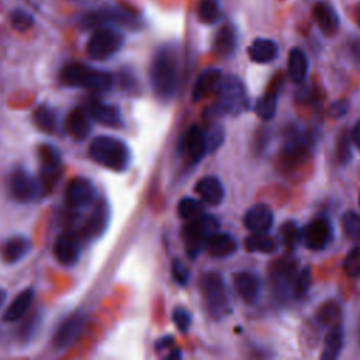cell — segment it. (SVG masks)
Wrapping results in <instances>:
<instances>
[{
  "mask_svg": "<svg viewBox=\"0 0 360 360\" xmlns=\"http://www.w3.org/2000/svg\"><path fill=\"white\" fill-rule=\"evenodd\" d=\"M221 70L215 68H208L200 73L193 87V101H200L210 94L215 93V89L221 79Z\"/></svg>",
  "mask_w": 360,
  "mask_h": 360,
  "instance_id": "cell-20",
  "label": "cell"
},
{
  "mask_svg": "<svg viewBox=\"0 0 360 360\" xmlns=\"http://www.w3.org/2000/svg\"><path fill=\"white\" fill-rule=\"evenodd\" d=\"M352 135H353V141H354V143H356L357 149L360 150V120L356 122V125H354V128H353Z\"/></svg>",
  "mask_w": 360,
  "mask_h": 360,
  "instance_id": "cell-49",
  "label": "cell"
},
{
  "mask_svg": "<svg viewBox=\"0 0 360 360\" xmlns=\"http://www.w3.org/2000/svg\"><path fill=\"white\" fill-rule=\"evenodd\" d=\"M6 290H3V288H0V307L4 304V301H6Z\"/></svg>",
  "mask_w": 360,
  "mask_h": 360,
  "instance_id": "cell-51",
  "label": "cell"
},
{
  "mask_svg": "<svg viewBox=\"0 0 360 360\" xmlns=\"http://www.w3.org/2000/svg\"><path fill=\"white\" fill-rule=\"evenodd\" d=\"M173 345V338L172 336H166L163 339H160L158 343H156V350H162V349H166L169 346Z\"/></svg>",
  "mask_w": 360,
  "mask_h": 360,
  "instance_id": "cell-48",
  "label": "cell"
},
{
  "mask_svg": "<svg viewBox=\"0 0 360 360\" xmlns=\"http://www.w3.org/2000/svg\"><path fill=\"white\" fill-rule=\"evenodd\" d=\"M218 221L212 215L201 214L187 222L183 228V242L190 257H195L205 248L208 238L218 231Z\"/></svg>",
  "mask_w": 360,
  "mask_h": 360,
  "instance_id": "cell-4",
  "label": "cell"
},
{
  "mask_svg": "<svg viewBox=\"0 0 360 360\" xmlns=\"http://www.w3.org/2000/svg\"><path fill=\"white\" fill-rule=\"evenodd\" d=\"M198 20L204 24H214L221 17V8L218 0H198L197 3Z\"/></svg>",
  "mask_w": 360,
  "mask_h": 360,
  "instance_id": "cell-34",
  "label": "cell"
},
{
  "mask_svg": "<svg viewBox=\"0 0 360 360\" xmlns=\"http://www.w3.org/2000/svg\"><path fill=\"white\" fill-rule=\"evenodd\" d=\"M108 217H110L108 205L104 201L97 202L89 217L87 224H86V233L89 236L101 235L108 224Z\"/></svg>",
  "mask_w": 360,
  "mask_h": 360,
  "instance_id": "cell-28",
  "label": "cell"
},
{
  "mask_svg": "<svg viewBox=\"0 0 360 360\" xmlns=\"http://www.w3.org/2000/svg\"><path fill=\"white\" fill-rule=\"evenodd\" d=\"M8 187L13 198L21 202L35 200L42 190V184L24 169H17L11 173Z\"/></svg>",
  "mask_w": 360,
  "mask_h": 360,
  "instance_id": "cell-9",
  "label": "cell"
},
{
  "mask_svg": "<svg viewBox=\"0 0 360 360\" xmlns=\"http://www.w3.org/2000/svg\"><path fill=\"white\" fill-rule=\"evenodd\" d=\"M312 15L323 34L333 35L339 30V15L329 3L316 1L312 7Z\"/></svg>",
  "mask_w": 360,
  "mask_h": 360,
  "instance_id": "cell-16",
  "label": "cell"
},
{
  "mask_svg": "<svg viewBox=\"0 0 360 360\" xmlns=\"http://www.w3.org/2000/svg\"><path fill=\"white\" fill-rule=\"evenodd\" d=\"M249 58L256 63H269L278 55V46L273 39L256 38L248 48Z\"/></svg>",
  "mask_w": 360,
  "mask_h": 360,
  "instance_id": "cell-24",
  "label": "cell"
},
{
  "mask_svg": "<svg viewBox=\"0 0 360 360\" xmlns=\"http://www.w3.org/2000/svg\"><path fill=\"white\" fill-rule=\"evenodd\" d=\"M138 18L129 13L128 10L118 8V7H108V8H100L91 13H87L82 22L86 28H97L104 25H125V27H136Z\"/></svg>",
  "mask_w": 360,
  "mask_h": 360,
  "instance_id": "cell-8",
  "label": "cell"
},
{
  "mask_svg": "<svg viewBox=\"0 0 360 360\" xmlns=\"http://www.w3.org/2000/svg\"><path fill=\"white\" fill-rule=\"evenodd\" d=\"M236 44H238V32L233 24L228 22L225 25H222L219 28V31L215 35L214 39V52L221 56V58H226L231 56L235 49H236Z\"/></svg>",
  "mask_w": 360,
  "mask_h": 360,
  "instance_id": "cell-22",
  "label": "cell"
},
{
  "mask_svg": "<svg viewBox=\"0 0 360 360\" xmlns=\"http://www.w3.org/2000/svg\"><path fill=\"white\" fill-rule=\"evenodd\" d=\"M194 190L200 195V198L210 205H218L224 198V186L221 180L215 176H207L200 179Z\"/></svg>",
  "mask_w": 360,
  "mask_h": 360,
  "instance_id": "cell-19",
  "label": "cell"
},
{
  "mask_svg": "<svg viewBox=\"0 0 360 360\" xmlns=\"http://www.w3.org/2000/svg\"><path fill=\"white\" fill-rule=\"evenodd\" d=\"M359 205H360V193H359Z\"/></svg>",
  "mask_w": 360,
  "mask_h": 360,
  "instance_id": "cell-53",
  "label": "cell"
},
{
  "mask_svg": "<svg viewBox=\"0 0 360 360\" xmlns=\"http://www.w3.org/2000/svg\"><path fill=\"white\" fill-rule=\"evenodd\" d=\"M354 17H356V21L359 22V25H360V4L356 7V10H354Z\"/></svg>",
  "mask_w": 360,
  "mask_h": 360,
  "instance_id": "cell-52",
  "label": "cell"
},
{
  "mask_svg": "<svg viewBox=\"0 0 360 360\" xmlns=\"http://www.w3.org/2000/svg\"><path fill=\"white\" fill-rule=\"evenodd\" d=\"M201 291L205 305L214 318L219 319L229 311L228 295L221 274L215 271L205 274L201 280Z\"/></svg>",
  "mask_w": 360,
  "mask_h": 360,
  "instance_id": "cell-7",
  "label": "cell"
},
{
  "mask_svg": "<svg viewBox=\"0 0 360 360\" xmlns=\"http://www.w3.org/2000/svg\"><path fill=\"white\" fill-rule=\"evenodd\" d=\"M34 121L37 127L45 132H52L56 125V112L48 104H41L34 111Z\"/></svg>",
  "mask_w": 360,
  "mask_h": 360,
  "instance_id": "cell-33",
  "label": "cell"
},
{
  "mask_svg": "<svg viewBox=\"0 0 360 360\" xmlns=\"http://www.w3.org/2000/svg\"><path fill=\"white\" fill-rule=\"evenodd\" d=\"M173 322L181 333H186L191 325V314L183 307H176L173 309Z\"/></svg>",
  "mask_w": 360,
  "mask_h": 360,
  "instance_id": "cell-40",
  "label": "cell"
},
{
  "mask_svg": "<svg viewBox=\"0 0 360 360\" xmlns=\"http://www.w3.org/2000/svg\"><path fill=\"white\" fill-rule=\"evenodd\" d=\"M342 225L350 239L360 242V214L354 211H347L342 217Z\"/></svg>",
  "mask_w": 360,
  "mask_h": 360,
  "instance_id": "cell-36",
  "label": "cell"
},
{
  "mask_svg": "<svg viewBox=\"0 0 360 360\" xmlns=\"http://www.w3.org/2000/svg\"><path fill=\"white\" fill-rule=\"evenodd\" d=\"M90 158L111 170H125L131 160V152L127 143L118 138L101 135L96 136L89 148Z\"/></svg>",
  "mask_w": 360,
  "mask_h": 360,
  "instance_id": "cell-2",
  "label": "cell"
},
{
  "mask_svg": "<svg viewBox=\"0 0 360 360\" xmlns=\"http://www.w3.org/2000/svg\"><path fill=\"white\" fill-rule=\"evenodd\" d=\"M308 58L300 48H292L288 55V76L292 82L300 83L307 77Z\"/></svg>",
  "mask_w": 360,
  "mask_h": 360,
  "instance_id": "cell-29",
  "label": "cell"
},
{
  "mask_svg": "<svg viewBox=\"0 0 360 360\" xmlns=\"http://www.w3.org/2000/svg\"><path fill=\"white\" fill-rule=\"evenodd\" d=\"M39 160L42 169V187L49 190L58 179V173L60 172V155L53 146L41 145Z\"/></svg>",
  "mask_w": 360,
  "mask_h": 360,
  "instance_id": "cell-14",
  "label": "cell"
},
{
  "mask_svg": "<svg viewBox=\"0 0 360 360\" xmlns=\"http://www.w3.org/2000/svg\"><path fill=\"white\" fill-rule=\"evenodd\" d=\"M10 22L17 31H27L32 27L34 17L22 8H14L10 14Z\"/></svg>",
  "mask_w": 360,
  "mask_h": 360,
  "instance_id": "cell-38",
  "label": "cell"
},
{
  "mask_svg": "<svg viewBox=\"0 0 360 360\" xmlns=\"http://www.w3.org/2000/svg\"><path fill=\"white\" fill-rule=\"evenodd\" d=\"M205 138H207V145H208V149L210 150H215L221 142H222V138H224V131L219 125L211 128L207 134H205Z\"/></svg>",
  "mask_w": 360,
  "mask_h": 360,
  "instance_id": "cell-45",
  "label": "cell"
},
{
  "mask_svg": "<svg viewBox=\"0 0 360 360\" xmlns=\"http://www.w3.org/2000/svg\"><path fill=\"white\" fill-rule=\"evenodd\" d=\"M38 326V322H37V315L30 318L27 322H25V326L21 329V338L22 339H30L35 330V328Z\"/></svg>",
  "mask_w": 360,
  "mask_h": 360,
  "instance_id": "cell-47",
  "label": "cell"
},
{
  "mask_svg": "<svg viewBox=\"0 0 360 360\" xmlns=\"http://www.w3.org/2000/svg\"><path fill=\"white\" fill-rule=\"evenodd\" d=\"M321 321L326 325H335L340 319V309L335 302H328L321 309Z\"/></svg>",
  "mask_w": 360,
  "mask_h": 360,
  "instance_id": "cell-41",
  "label": "cell"
},
{
  "mask_svg": "<svg viewBox=\"0 0 360 360\" xmlns=\"http://www.w3.org/2000/svg\"><path fill=\"white\" fill-rule=\"evenodd\" d=\"M60 80L72 87L105 93L112 86V75L83 63H69L60 72Z\"/></svg>",
  "mask_w": 360,
  "mask_h": 360,
  "instance_id": "cell-3",
  "label": "cell"
},
{
  "mask_svg": "<svg viewBox=\"0 0 360 360\" xmlns=\"http://www.w3.org/2000/svg\"><path fill=\"white\" fill-rule=\"evenodd\" d=\"M89 115L94 121L107 125V127H121L122 125V115L121 110L117 105L105 104L98 100L91 101L89 104Z\"/></svg>",
  "mask_w": 360,
  "mask_h": 360,
  "instance_id": "cell-17",
  "label": "cell"
},
{
  "mask_svg": "<svg viewBox=\"0 0 360 360\" xmlns=\"http://www.w3.org/2000/svg\"><path fill=\"white\" fill-rule=\"evenodd\" d=\"M124 44L122 34L114 27H97L87 41V55L94 60H104L115 55Z\"/></svg>",
  "mask_w": 360,
  "mask_h": 360,
  "instance_id": "cell-6",
  "label": "cell"
},
{
  "mask_svg": "<svg viewBox=\"0 0 360 360\" xmlns=\"http://www.w3.org/2000/svg\"><path fill=\"white\" fill-rule=\"evenodd\" d=\"M96 197V188L93 183L86 177L72 179L65 190V200L68 205L73 208H82L89 205Z\"/></svg>",
  "mask_w": 360,
  "mask_h": 360,
  "instance_id": "cell-11",
  "label": "cell"
},
{
  "mask_svg": "<svg viewBox=\"0 0 360 360\" xmlns=\"http://www.w3.org/2000/svg\"><path fill=\"white\" fill-rule=\"evenodd\" d=\"M336 156H338V160L340 163H347L352 158V148H350V142H349V138L347 135L343 132L340 136H339V141H338V148H336Z\"/></svg>",
  "mask_w": 360,
  "mask_h": 360,
  "instance_id": "cell-42",
  "label": "cell"
},
{
  "mask_svg": "<svg viewBox=\"0 0 360 360\" xmlns=\"http://www.w3.org/2000/svg\"><path fill=\"white\" fill-rule=\"evenodd\" d=\"M280 236L285 246L294 248L298 243V240L301 239V231L298 229V226L294 221H287L280 228Z\"/></svg>",
  "mask_w": 360,
  "mask_h": 360,
  "instance_id": "cell-37",
  "label": "cell"
},
{
  "mask_svg": "<svg viewBox=\"0 0 360 360\" xmlns=\"http://www.w3.org/2000/svg\"><path fill=\"white\" fill-rule=\"evenodd\" d=\"M150 83L160 100H170L177 87V59L174 49L169 45L160 46L150 63Z\"/></svg>",
  "mask_w": 360,
  "mask_h": 360,
  "instance_id": "cell-1",
  "label": "cell"
},
{
  "mask_svg": "<svg viewBox=\"0 0 360 360\" xmlns=\"http://www.w3.org/2000/svg\"><path fill=\"white\" fill-rule=\"evenodd\" d=\"M273 211L267 204H256L250 207L245 217V226L253 233H266L273 225Z\"/></svg>",
  "mask_w": 360,
  "mask_h": 360,
  "instance_id": "cell-15",
  "label": "cell"
},
{
  "mask_svg": "<svg viewBox=\"0 0 360 360\" xmlns=\"http://www.w3.org/2000/svg\"><path fill=\"white\" fill-rule=\"evenodd\" d=\"M342 343H343V333H342V329L336 326L325 338L321 359L322 360H335L340 354Z\"/></svg>",
  "mask_w": 360,
  "mask_h": 360,
  "instance_id": "cell-32",
  "label": "cell"
},
{
  "mask_svg": "<svg viewBox=\"0 0 360 360\" xmlns=\"http://www.w3.org/2000/svg\"><path fill=\"white\" fill-rule=\"evenodd\" d=\"M87 315L77 311L69 315L58 328L56 333L53 335V343L58 349H63L75 342V339L82 332L83 326L86 325Z\"/></svg>",
  "mask_w": 360,
  "mask_h": 360,
  "instance_id": "cell-13",
  "label": "cell"
},
{
  "mask_svg": "<svg viewBox=\"0 0 360 360\" xmlns=\"http://www.w3.org/2000/svg\"><path fill=\"white\" fill-rule=\"evenodd\" d=\"M311 284V269L309 267H304L301 270V273L298 274L297 277V281H295V292L298 295H302L307 292L308 287Z\"/></svg>",
  "mask_w": 360,
  "mask_h": 360,
  "instance_id": "cell-44",
  "label": "cell"
},
{
  "mask_svg": "<svg viewBox=\"0 0 360 360\" xmlns=\"http://www.w3.org/2000/svg\"><path fill=\"white\" fill-rule=\"evenodd\" d=\"M31 249V243L28 239L22 236H15L8 239L1 246V257L7 263H17L20 262Z\"/></svg>",
  "mask_w": 360,
  "mask_h": 360,
  "instance_id": "cell-27",
  "label": "cell"
},
{
  "mask_svg": "<svg viewBox=\"0 0 360 360\" xmlns=\"http://www.w3.org/2000/svg\"><path fill=\"white\" fill-rule=\"evenodd\" d=\"M205 249L208 250V253L214 257H228L232 253H235V250L238 249V242L236 239L229 235V233H221V232H214L207 243H205Z\"/></svg>",
  "mask_w": 360,
  "mask_h": 360,
  "instance_id": "cell-23",
  "label": "cell"
},
{
  "mask_svg": "<svg viewBox=\"0 0 360 360\" xmlns=\"http://www.w3.org/2000/svg\"><path fill=\"white\" fill-rule=\"evenodd\" d=\"M177 212L181 219L190 221V219L204 214V207L200 201H197L191 197H184L180 200V202L177 205Z\"/></svg>",
  "mask_w": 360,
  "mask_h": 360,
  "instance_id": "cell-35",
  "label": "cell"
},
{
  "mask_svg": "<svg viewBox=\"0 0 360 360\" xmlns=\"http://www.w3.org/2000/svg\"><path fill=\"white\" fill-rule=\"evenodd\" d=\"M343 269L345 273L350 277L360 276V246H354L350 249V252L345 257Z\"/></svg>",
  "mask_w": 360,
  "mask_h": 360,
  "instance_id": "cell-39",
  "label": "cell"
},
{
  "mask_svg": "<svg viewBox=\"0 0 360 360\" xmlns=\"http://www.w3.org/2000/svg\"><path fill=\"white\" fill-rule=\"evenodd\" d=\"M172 276L176 280V283H179L180 285H186L190 278V273L187 267L179 259H174L172 263Z\"/></svg>",
  "mask_w": 360,
  "mask_h": 360,
  "instance_id": "cell-43",
  "label": "cell"
},
{
  "mask_svg": "<svg viewBox=\"0 0 360 360\" xmlns=\"http://www.w3.org/2000/svg\"><path fill=\"white\" fill-rule=\"evenodd\" d=\"M34 300V290L32 288H25L22 291H20L14 300L11 301V304L7 307V309L4 311V321H18L21 319L27 311L31 307V302Z\"/></svg>",
  "mask_w": 360,
  "mask_h": 360,
  "instance_id": "cell-26",
  "label": "cell"
},
{
  "mask_svg": "<svg viewBox=\"0 0 360 360\" xmlns=\"http://www.w3.org/2000/svg\"><path fill=\"white\" fill-rule=\"evenodd\" d=\"M245 248L248 252H257V253H274L277 249V242L274 238L266 233H253L245 239Z\"/></svg>",
  "mask_w": 360,
  "mask_h": 360,
  "instance_id": "cell-31",
  "label": "cell"
},
{
  "mask_svg": "<svg viewBox=\"0 0 360 360\" xmlns=\"http://www.w3.org/2000/svg\"><path fill=\"white\" fill-rule=\"evenodd\" d=\"M173 357H174V359H180V357H181V353H180L177 349H173L172 353L167 354V359H173Z\"/></svg>",
  "mask_w": 360,
  "mask_h": 360,
  "instance_id": "cell-50",
  "label": "cell"
},
{
  "mask_svg": "<svg viewBox=\"0 0 360 360\" xmlns=\"http://www.w3.org/2000/svg\"><path fill=\"white\" fill-rule=\"evenodd\" d=\"M233 287L246 302H255L260 294V280L250 271L235 273Z\"/></svg>",
  "mask_w": 360,
  "mask_h": 360,
  "instance_id": "cell-18",
  "label": "cell"
},
{
  "mask_svg": "<svg viewBox=\"0 0 360 360\" xmlns=\"http://www.w3.org/2000/svg\"><path fill=\"white\" fill-rule=\"evenodd\" d=\"M186 150L191 163H197L208 150L205 132L198 125H191L186 134Z\"/></svg>",
  "mask_w": 360,
  "mask_h": 360,
  "instance_id": "cell-21",
  "label": "cell"
},
{
  "mask_svg": "<svg viewBox=\"0 0 360 360\" xmlns=\"http://www.w3.org/2000/svg\"><path fill=\"white\" fill-rule=\"evenodd\" d=\"M66 129L75 139H84L91 129L89 112L82 108H75L66 118Z\"/></svg>",
  "mask_w": 360,
  "mask_h": 360,
  "instance_id": "cell-25",
  "label": "cell"
},
{
  "mask_svg": "<svg viewBox=\"0 0 360 360\" xmlns=\"http://www.w3.org/2000/svg\"><path fill=\"white\" fill-rule=\"evenodd\" d=\"M215 93L218 100V108L222 112L238 114L248 107L245 86L236 76H221Z\"/></svg>",
  "mask_w": 360,
  "mask_h": 360,
  "instance_id": "cell-5",
  "label": "cell"
},
{
  "mask_svg": "<svg viewBox=\"0 0 360 360\" xmlns=\"http://www.w3.org/2000/svg\"><path fill=\"white\" fill-rule=\"evenodd\" d=\"M278 90H280V80H277V83L274 82L273 87L267 90L266 94H263L256 105H255V111L256 114L262 118V120H270L273 118L274 112H276V107H277V96H278Z\"/></svg>",
  "mask_w": 360,
  "mask_h": 360,
  "instance_id": "cell-30",
  "label": "cell"
},
{
  "mask_svg": "<svg viewBox=\"0 0 360 360\" xmlns=\"http://www.w3.org/2000/svg\"><path fill=\"white\" fill-rule=\"evenodd\" d=\"M53 253L56 260L63 266H73L80 256V239L76 232H62L53 245Z\"/></svg>",
  "mask_w": 360,
  "mask_h": 360,
  "instance_id": "cell-12",
  "label": "cell"
},
{
  "mask_svg": "<svg viewBox=\"0 0 360 360\" xmlns=\"http://www.w3.org/2000/svg\"><path fill=\"white\" fill-rule=\"evenodd\" d=\"M301 239L311 250H322L332 239V226L326 218L312 219L301 232Z\"/></svg>",
  "mask_w": 360,
  "mask_h": 360,
  "instance_id": "cell-10",
  "label": "cell"
},
{
  "mask_svg": "<svg viewBox=\"0 0 360 360\" xmlns=\"http://www.w3.org/2000/svg\"><path fill=\"white\" fill-rule=\"evenodd\" d=\"M347 110H349V103L346 100H338L330 105L329 114L333 118H340L347 112Z\"/></svg>",
  "mask_w": 360,
  "mask_h": 360,
  "instance_id": "cell-46",
  "label": "cell"
}]
</instances>
